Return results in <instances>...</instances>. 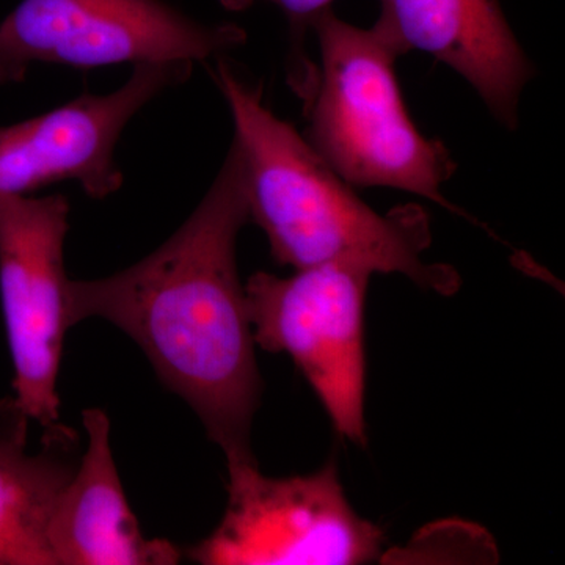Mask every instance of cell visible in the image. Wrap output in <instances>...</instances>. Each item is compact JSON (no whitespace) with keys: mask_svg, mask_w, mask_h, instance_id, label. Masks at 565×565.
<instances>
[{"mask_svg":"<svg viewBox=\"0 0 565 565\" xmlns=\"http://www.w3.org/2000/svg\"><path fill=\"white\" fill-rule=\"evenodd\" d=\"M248 221L243 159L232 141L210 191L166 244L110 277L68 282L70 326L102 318L131 337L228 465L256 463L250 434L262 397L236 263Z\"/></svg>","mask_w":565,"mask_h":565,"instance_id":"6da1fadb","label":"cell"},{"mask_svg":"<svg viewBox=\"0 0 565 565\" xmlns=\"http://www.w3.org/2000/svg\"><path fill=\"white\" fill-rule=\"evenodd\" d=\"M212 73L232 111L243 159L250 221L262 226L275 262L294 269L353 264L375 274H401L426 291L452 296L455 267L424 262L433 244L429 215L407 204L382 215L353 192L303 134L282 121L225 55Z\"/></svg>","mask_w":565,"mask_h":565,"instance_id":"7a4b0ae2","label":"cell"},{"mask_svg":"<svg viewBox=\"0 0 565 565\" xmlns=\"http://www.w3.org/2000/svg\"><path fill=\"white\" fill-rule=\"evenodd\" d=\"M310 28L319 65L289 76L305 103L308 143L355 188L397 189L462 214L441 193L457 163L444 141L427 139L412 121L396 55L373 29L349 24L332 9Z\"/></svg>","mask_w":565,"mask_h":565,"instance_id":"3957f363","label":"cell"},{"mask_svg":"<svg viewBox=\"0 0 565 565\" xmlns=\"http://www.w3.org/2000/svg\"><path fill=\"white\" fill-rule=\"evenodd\" d=\"M247 41L236 24L207 25L162 0H21L0 22V85L35 63L93 70L203 62Z\"/></svg>","mask_w":565,"mask_h":565,"instance_id":"277c9868","label":"cell"},{"mask_svg":"<svg viewBox=\"0 0 565 565\" xmlns=\"http://www.w3.org/2000/svg\"><path fill=\"white\" fill-rule=\"evenodd\" d=\"M371 277L366 267L322 264L291 277L256 273L244 286L255 344L288 353L337 433L362 446L363 311Z\"/></svg>","mask_w":565,"mask_h":565,"instance_id":"5b68a950","label":"cell"},{"mask_svg":"<svg viewBox=\"0 0 565 565\" xmlns=\"http://www.w3.org/2000/svg\"><path fill=\"white\" fill-rule=\"evenodd\" d=\"M228 508L189 556L206 565H351L379 556L384 534L353 511L337 465L267 478L258 463L228 465Z\"/></svg>","mask_w":565,"mask_h":565,"instance_id":"8992f818","label":"cell"},{"mask_svg":"<svg viewBox=\"0 0 565 565\" xmlns=\"http://www.w3.org/2000/svg\"><path fill=\"white\" fill-rule=\"evenodd\" d=\"M70 210L63 195L0 196V302L14 399L44 429L61 419L57 377L71 327L63 258Z\"/></svg>","mask_w":565,"mask_h":565,"instance_id":"52a82bcc","label":"cell"},{"mask_svg":"<svg viewBox=\"0 0 565 565\" xmlns=\"http://www.w3.org/2000/svg\"><path fill=\"white\" fill-rule=\"evenodd\" d=\"M191 62L143 63L107 95H82L17 125L0 126V196H31L74 181L96 200L121 189L115 152L129 121L152 99L191 77Z\"/></svg>","mask_w":565,"mask_h":565,"instance_id":"ba28073f","label":"cell"},{"mask_svg":"<svg viewBox=\"0 0 565 565\" xmlns=\"http://www.w3.org/2000/svg\"><path fill=\"white\" fill-rule=\"evenodd\" d=\"M373 25L396 55L423 52L462 76L504 128L519 126V104L533 63L500 0H379Z\"/></svg>","mask_w":565,"mask_h":565,"instance_id":"9c48e42d","label":"cell"},{"mask_svg":"<svg viewBox=\"0 0 565 565\" xmlns=\"http://www.w3.org/2000/svg\"><path fill=\"white\" fill-rule=\"evenodd\" d=\"M82 423L87 448L58 497L47 526L55 565L180 563L177 546L141 533L111 456L109 416L102 408H87Z\"/></svg>","mask_w":565,"mask_h":565,"instance_id":"30bf717a","label":"cell"},{"mask_svg":"<svg viewBox=\"0 0 565 565\" xmlns=\"http://www.w3.org/2000/svg\"><path fill=\"white\" fill-rule=\"evenodd\" d=\"M31 423L14 396L0 399V565H55L47 526L77 467L74 430L47 427L43 451L31 452Z\"/></svg>","mask_w":565,"mask_h":565,"instance_id":"8fae6325","label":"cell"},{"mask_svg":"<svg viewBox=\"0 0 565 565\" xmlns=\"http://www.w3.org/2000/svg\"><path fill=\"white\" fill-rule=\"evenodd\" d=\"M262 0H221L226 10L243 11ZM280 7L282 13L291 21L292 29L310 28V22L322 11L332 9L334 0H264Z\"/></svg>","mask_w":565,"mask_h":565,"instance_id":"7c38bea8","label":"cell"}]
</instances>
